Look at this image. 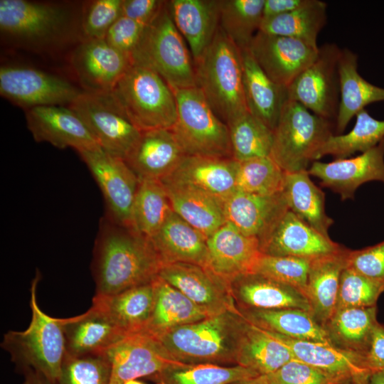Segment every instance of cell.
I'll list each match as a JSON object with an SVG mask.
<instances>
[{"label":"cell","instance_id":"ffe728a7","mask_svg":"<svg viewBox=\"0 0 384 384\" xmlns=\"http://www.w3.org/2000/svg\"><path fill=\"white\" fill-rule=\"evenodd\" d=\"M206 267L229 282L252 272L262 255L259 240L244 235L228 222L207 238Z\"/></svg>","mask_w":384,"mask_h":384},{"label":"cell","instance_id":"52a82bcc","mask_svg":"<svg viewBox=\"0 0 384 384\" xmlns=\"http://www.w3.org/2000/svg\"><path fill=\"white\" fill-rule=\"evenodd\" d=\"M166 4L131 57L132 63L157 73L173 90L196 86L194 63Z\"/></svg>","mask_w":384,"mask_h":384},{"label":"cell","instance_id":"be15d7a7","mask_svg":"<svg viewBox=\"0 0 384 384\" xmlns=\"http://www.w3.org/2000/svg\"><path fill=\"white\" fill-rule=\"evenodd\" d=\"M124 384H146L144 382L139 380L138 379L130 380L125 382Z\"/></svg>","mask_w":384,"mask_h":384},{"label":"cell","instance_id":"ac0fdd59","mask_svg":"<svg viewBox=\"0 0 384 384\" xmlns=\"http://www.w3.org/2000/svg\"><path fill=\"white\" fill-rule=\"evenodd\" d=\"M26 119L36 142H48L58 149L73 148L78 152L100 147L70 107L50 105L31 108L26 110Z\"/></svg>","mask_w":384,"mask_h":384},{"label":"cell","instance_id":"1f68e13d","mask_svg":"<svg viewBox=\"0 0 384 384\" xmlns=\"http://www.w3.org/2000/svg\"><path fill=\"white\" fill-rule=\"evenodd\" d=\"M340 102L335 121L336 134H341L356 114L375 102L384 101V88L366 80L358 71V55L341 49L338 60Z\"/></svg>","mask_w":384,"mask_h":384},{"label":"cell","instance_id":"7402d4cb","mask_svg":"<svg viewBox=\"0 0 384 384\" xmlns=\"http://www.w3.org/2000/svg\"><path fill=\"white\" fill-rule=\"evenodd\" d=\"M288 210L282 191L265 196L235 191L224 202L226 221L259 240Z\"/></svg>","mask_w":384,"mask_h":384},{"label":"cell","instance_id":"836d02e7","mask_svg":"<svg viewBox=\"0 0 384 384\" xmlns=\"http://www.w3.org/2000/svg\"><path fill=\"white\" fill-rule=\"evenodd\" d=\"M152 282L154 289L153 306L142 334L158 338L173 329L210 316L159 275Z\"/></svg>","mask_w":384,"mask_h":384},{"label":"cell","instance_id":"b9f144b4","mask_svg":"<svg viewBox=\"0 0 384 384\" xmlns=\"http://www.w3.org/2000/svg\"><path fill=\"white\" fill-rule=\"evenodd\" d=\"M172 210L166 191L160 180L140 179L132 213V228L151 237Z\"/></svg>","mask_w":384,"mask_h":384},{"label":"cell","instance_id":"484cf974","mask_svg":"<svg viewBox=\"0 0 384 384\" xmlns=\"http://www.w3.org/2000/svg\"><path fill=\"white\" fill-rule=\"evenodd\" d=\"M184 156L171 129H156L142 131L124 161L139 180H161L172 173Z\"/></svg>","mask_w":384,"mask_h":384},{"label":"cell","instance_id":"94428289","mask_svg":"<svg viewBox=\"0 0 384 384\" xmlns=\"http://www.w3.org/2000/svg\"><path fill=\"white\" fill-rule=\"evenodd\" d=\"M369 384H384V372H373L370 375Z\"/></svg>","mask_w":384,"mask_h":384},{"label":"cell","instance_id":"603a6c76","mask_svg":"<svg viewBox=\"0 0 384 384\" xmlns=\"http://www.w3.org/2000/svg\"><path fill=\"white\" fill-rule=\"evenodd\" d=\"M66 20L60 7L26 0L0 1V28L6 34L26 40L55 35Z\"/></svg>","mask_w":384,"mask_h":384},{"label":"cell","instance_id":"4fadbf2b","mask_svg":"<svg viewBox=\"0 0 384 384\" xmlns=\"http://www.w3.org/2000/svg\"><path fill=\"white\" fill-rule=\"evenodd\" d=\"M319 48L299 39L260 31L247 48L267 76L286 87L315 60Z\"/></svg>","mask_w":384,"mask_h":384},{"label":"cell","instance_id":"7bdbcfd3","mask_svg":"<svg viewBox=\"0 0 384 384\" xmlns=\"http://www.w3.org/2000/svg\"><path fill=\"white\" fill-rule=\"evenodd\" d=\"M352 129L346 134H333L321 146L316 161L326 155L344 159L356 151L365 152L384 139V120L373 118L366 110L356 116Z\"/></svg>","mask_w":384,"mask_h":384},{"label":"cell","instance_id":"d6986e66","mask_svg":"<svg viewBox=\"0 0 384 384\" xmlns=\"http://www.w3.org/2000/svg\"><path fill=\"white\" fill-rule=\"evenodd\" d=\"M72 63L86 92L102 95L112 90L132 60L105 39H87L75 50Z\"/></svg>","mask_w":384,"mask_h":384},{"label":"cell","instance_id":"e0dca14e","mask_svg":"<svg viewBox=\"0 0 384 384\" xmlns=\"http://www.w3.org/2000/svg\"><path fill=\"white\" fill-rule=\"evenodd\" d=\"M110 364L109 384H124L142 377H151L166 366L178 363L154 337L144 334L130 335L105 351Z\"/></svg>","mask_w":384,"mask_h":384},{"label":"cell","instance_id":"44dd1931","mask_svg":"<svg viewBox=\"0 0 384 384\" xmlns=\"http://www.w3.org/2000/svg\"><path fill=\"white\" fill-rule=\"evenodd\" d=\"M238 164L233 158L186 155L172 173L161 180L195 188L224 203L236 191Z\"/></svg>","mask_w":384,"mask_h":384},{"label":"cell","instance_id":"bcb514c9","mask_svg":"<svg viewBox=\"0 0 384 384\" xmlns=\"http://www.w3.org/2000/svg\"><path fill=\"white\" fill-rule=\"evenodd\" d=\"M238 163L236 191L265 196L282 191L285 172L270 156Z\"/></svg>","mask_w":384,"mask_h":384},{"label":"cell","instance_id":"11a10c76","mask_svg":"<svg viewBox=\"0 0 384 384\" xmlns=\"http://www.w3.org/2000/svg\"><path fill=\"white\" fill-rule=\"evenodd\" d=\"M166 1L123 0L122 15L148 26L156 18Z\"/></svg>","mask_w":384,"mask_h":384},{"label":"cell","instance_id":"f546056e","mask_svg":"<svg viewBox=\"0 0 384 384\" xmlns=\"http://www.w3.org/2000/svg\"><path fill=\"white\" fill-rule=\"evenodd\" d=\"M348 249L314 260L310 263L304 294L310 313L324 327L336 311L341 275L346 267Z\"/></svg>","mask_w":384,"mask_h":384},{"label":"cell","instance_id":"30bf717a","mask_svg":"<svg viewBox=\"0 0 384 384\" xmlns=\"http://www.w3.org/2000/svg\"><path fill=\"white\" fill-rule=\"evenodd\" d=\"M78 153L102 191L106 206L105 216L116 224L132 228V208L139 184L138 176L124 159L100 147Z\"/></svg>","mask_w":384,"mask_h":384},{"label":"cell","instance_id":"cb8c5ba5","mask_svg":"<svg viewBox=\"0 0 384 384\" xmlns=\"http://www.w3.org/2000/svg\"><path fill=\"white\" fill-rule=\"evenodd\" d=\"M228 282L237 309L293 308L310 312V305L304 292L263 275L246 273Z\"/></svg>","mask_w":384,"mask_h":384},{"label":"cell","instance_id":"db71d44e","mask_svg":"<svg viewBox=\"0 0 384 384\" xmlns=\"http://www.w3.org/2000/svg\"><path fill=\"white\" fill-rule=\"evenodd\" d=\"M146 28V26L121 15L109 29L105 40L131 59Z\"/></svg>","mask_w":384,"mask_h":384},{"label":"cell","instance_id":"816d5d0a","mask_svg":"<svg viewBox=\"0 0 384 384\" xmlns=\"http://www.w3.org/2000/svg\"><path fill=\"white\" fill-rule=\"evenodd\" d=\"M122 2L123 0L92 1L82 25L88 39H105L110 27L122 15Z\"/></svg>","mask_w":384,"mask_h":384},{"label":"cell","instance_id":"9c48e42d","mask_svg":"<svg viewBox=\"0 0 384 384\" xmlns=\"http://www.w3.org/2000/svg\"><path fill=\"white\" fill-rule=\"evenodd\" d=\"M341 51L335 43L319 47L315 60L287 87L288 99L317 116L336 121L340 102Z\"/></svg>","mask_w":384,"mask_h":384},{"label":"cell","instance_id":"f6af8a7d","mask_svg":"<svg viewBox=\"0 0 384 384\" xmlns=\"http://www.w3.org/2000/svg\"><path fill=\"white\" fill-rule=\"evenodd\" d=\"M233 159L243 161L270 156L273 130L249 112L228 124Z\"/></svg>","mask_w":384,"mask_h":384},{"label":"cell","instance_id":"e7e4bbea","mask_svg":"<svg viewBox=\"0 0 384 384\" xmlns=\"http://www.w3.org/2000/svg\"><path fill=\"white\" fill-rule=\"evenodd\" d=\"M382 371H383V372H384V370H383Z\"/></svg>","mask_w":384,"mask_h":384},{"label":"cell","instance_id":"d590c367","mask_svg":"<svg viewBox=\"0 0 384 384\" xmlns=\"http://www.w3.org/2000/svg\"><path fill=\"white\" fill-rule=\"evenodd\" d=\"M378 323L376 306L337 309L324 325L331 345L365 358Z\"/></svg>","mask_w":384,"mask_h":384},{"label":"cell","instance_id":"6da1fadb","mask_svg":"<svg viewBox=\"0 0 384 384\" xmlns=\"http://www.w3.org/2000/svg\"><path fill=\"white\" fill-rule=\"evenodd\" d=\"M161 266L149 238L105 216L101 219L92 262L95 296H110L151 282Z\"/></svg>","mask_w":384,"mask_h":384},{"label":"cell","instance_id":"6f0895ef","mask_svg":"<svg viewBox=\"0 0 384 384\" xmlns=\"http://www.w3.org/2000/svg\"><path fill=\"white\" fill-rule=\"evenodd\" d=\"M314 0H265L262 20L289 13L311 4Z\"/></svg>","mask_w":384,"mask_h":384},{"label":"cell","instance_id":"277c9868","mask_svg":"<svg viewBox=\"0 0 384 384\" xmlns=\"http://www.w3.org/2000/svg\"><path fill=\"white\" fill-rule=\"evenodd\" d=\"M102 95L142 132L171 129L176 122L174 91L148 67L132 63L112 90Z\"/></svg>","mask_w":384,"mask_h":384},{"label":"cell","instance_id":"ee69618b","mask_svg":"<svg viewBox=\"0 0 384 384\" xmlns=\"http://www.w3.org/2000/svg\"><path fill=\"white\" fill-rule=\"evenodd\" d=\"M265 0H220L219 26L240 49L247 48L262 21Z\"/></svg>","mask_w":384,"mask_h":384},{"label":"cell","instance_id":"74e56055","mask_svg":"<svg viewBox=\"0 0 384 384\" xmlns=\"http://www.w3.org/2000/svg\"><path fill=\"white\" fill-rule=\"evenodd\" d=\"M307 171L286 173L282 193L288 208L326 237L334 220L325 210V194L311 180Z\"/></svg>","mask_w":384,"mask_h":384},{"label":"cell","instance_id":"6125c7cd","mask_svg":"<svg viewBox=\"0 0 384 384\" xmlns=\"http://www.w3.org/2000/svg\"><path fill=\"white\" fill-rule=\"evenodd\" d=\"M231 384H267L260 376Z\"/></svg>","mask_w":384,"mask_h":384},{"label":"cell","instance_id":"f5cc1de1","mask_svg":"<svg viewBox=\"0 0 384 384\" xmlns=\"http://www.w3.org/2000/svg\"><path fill=\"white\" fill-rule=\"evenodd\" d=\"M346 267L384 284V241L361 250H348Z\"/></svg>","mask_w":384,"mask_h":384},{"label":"cell","instance_id":"60d3db41","mask_svg":"<svg viewBox=\"0 0 384 384\" xmlns=\"http://www.w3.org/2000/svg\"><path fill=\"white\" fill-rule=\"evenodd\" d=\"M326 22V4L314 0L305 7L262 21L260 31L291 37L317 46V37Z\"/></svg>","mask_w":384,"mask_h":384},{"label":"cell","instance_id":"4316f807","mask_svg":"<svg viewBox=\"0 0 384 384\" xmlns=\"http://www.w3.org/2000/svg\"><path fill=\"white\" fill-rule=\"evenodd\" d=\"M166 6L196 61L210 46L220 26V0H171L166 1Z\"/></svg>","mask_w":384,"mask_h":384},{"label":"cell","instance_id":"f35d334b","mask_svg":"<svg viewBox=\"0 0 384 384\" xmlns=\"http://www.w3.org/2000/svg\"><path fill=\"white\" fill-rule=\"evenodd\" d=\"M293 358L284 343L246 321L240 341L237 365L264 375L277 370Z\"/></svg>","mask_w":384,"mask_h":384},{"label":"cell","instance_id":"7a4b0ae2","mask_svg":"<svg viewBox=\"0 0 384 384\" xmlns=\"http://www.w3.org/2000/svg\"><path fill=\"white\" fill-rule=\"evenodd\" d=\"M246 320L228 311L183 325L155 338L174 361L185 364L237 365Z\"/></svg>","mask_w":384,"mask_h":384},{"label":"cell","instance_id":"2e32d148","mask_svg":"<svg viewBox=\"0 0 384 384\" xmlns=\"http://www.w3.org/2000/svg\"><path fill=\"white\" fill-rule=\"evenodd\" d=\"M259 242L263 255L310 260L335 253L343 248L289 210Z\"/></svg>","mask_w":384,"mask_h":384},{"label":"cell","instance_id":"9a60e30c","mask_svg":"<svg viewBox=\"0 0 384 384\" xmlns=\"http://www.w3.org/2000/svg\"><path fill=\"white\" fill-rule=\"evenodd\" d=\"M308 173L319 178L321 186L338 193L342 201L353 198L356 189L366 182L384 183V139L356 157L331 162L315 161Z\"/></svg>","mask_w":384,"mask_h":384},{"label":"cell","instance_id":"e575fe53","mask_svg":"<svg viewBox=\"0 0 384 384\" xmlns=\"http://www.w3.org/2000/svg\"><path fill=\"white\" fill-rule=\"evenodd\" d=\"M154 298L153 282L138 285L117 294L96 297L97 306L127 336L142 334L150 317Z\"/></svg>","mask_w":384,"mask_h":384},{"label":"cell","instance_id":"5bb4252c","mask_svg":"<svg viewBox=\"0 0 384 384\" xmlns=\"http://www.w3.org/2000/svg\"><path fill=\"white\" fill-rule=\"evenodd\" d=\"M158 275L208 316L238 311L229 282L207 267L186 262L166 264L161 266Z\"/></svg>","mask_w":384,"mask_h":384},{"label":"cell","instance_id":"3957f363","mask_svg":"<svg viewBox=\"0 0 384 384\" xmlns=\"http://www.w3.org/2000/svg\"><path fill=\"white\" fill-rule=\"evenodd\" d=\"M193 63L196 87L223 122L228 124L248 112L241 50L220 26L210 46Z\"/></svg>","mask_w":384,"mask_h":384},{"label":"cell","instance_id":"91938a15","mask_svg":"<svg viewBox=\"0 0 384 384\" xmlns=\"http://www.w3.org/2000/svg\"><path fill=\"white\" fill-rule=\"evenodd\" d=\"M370 374L346 377L334 381L331 384H369Z\"/></svg>","mask_w":384,"mask_h":384},{"label":"cell","instance_id":"681fc988","mask_svg":"<svg viewBox=\"0 0 384 384\" xmlns=\"http://www.w3.org/2000/svg\"><path fill=\"white\" fill-rule=\"evenodd\" d=\"M384 284L346 267L341 275L336 310L376 306Z\"/></svg>","mask_w":384,"mask_h":384},{"label":"cell","instance_id":"7c38bea8","mask_svg":"<svg viewBox=\"0 0 384 384\" xmlns=\"http://www.w3.org/2000/svg\"><path fill=\"white\" fill-rule=\"evenodd\" d=\"M82 92L69 82L39 70L9 65L0 68L1 95L27 110L69 105Z\"/></svg>","mask_w":384,"mask_h":384},{"label":"cell","instance_id":"8fae6325","mask_svg":"<svg viewBox=\"0 0 384 384\" xmlns=\"http://www.w3.org/2000/svg\"><path fill=\"white\" fill-rule=\"evenodd\" d=\"M69 107L84 122L102 150L125 160L142 131L105 95L83 91Z\"/></svg>","mask_w":384,"mask_h":384},{"label":"cell","instance_id":"c3c4849f","mask_svg":"<svg viewBox=\"0 0 384 384\" xmlns=\"http://www.w3.org/2000/svg\"><path fill=\"white\" fill-rule=\"evenodd\" d=\"M311 261L295 257L262 254L252 272L294 287L304 294Z\"/></svg>","mask_w":384,"mask_h":384},{"label":"cell","instance_id":"d4e9b609","mask_svg":"<svg viewBox=\"0 0 384 384\" xmlns=\"http://www.w3.org/2000/svg\"><path fill=\"white\" fill-rule=\"evenodd\" d=\"M65 340L66 355L80 356L105 352L127 336L97 306L86 312L60 319Z\"/></svg>","mask_w":384,"mask_h":384},{"label":"cell","instance_id":"f1b7e54d","mask_svg":"<svg viewBox=\"0 0 384 384\" xmlns=\"http://www.w3.org/2000/svg\"><path fill=\"white\" fill-rule=\"evenodd\" d=\"M241 55L247 110L274 131L282 108L289 100L287 87L269 78L247 48L241 50Z\"/></svg>","mask_w":384,"mask_h":384},{"label":"cell","instance_id":"83f0119b","mask_svg":"<svg viewBox=\"0 0 384 384\" xmlns=\"http://www.w3.org/2000/svg\"><path fill=\"white\" fill-rule=\"evenodd\" d=\"M149 238L162 265L186 262L207 266V238L173 210Z\"/></svg>","mask_w":384,"mask_h":384},{"label":"cell","instance_id":"5b68a950","mask_svg":"<svg viewBox=\"0 0 384 384\" xmlns=\"http://www.w3.org/2000/svg\"><path fill=\"white\" fill-rule=\"evenodd\" d=\"M39 279L38 272L31 288L32 317L28 327L22 331H9L1 346L21 371L31 368L56 384L66 355L65 340L60 319L46 314L38 304Z\"/></svg>","mask_w":384,"mask_h":384},{"label":"cell","instance_id":"9f6ffc18","mask_svg":"<svg viewBox=\"0 0 384 384\" xmlns=\"http://www.w3.org/2000/svg\"><path fill=\"white\" fill-rule=\"evenodd\" d=\"M366 363L372 373L384 370V325L379 322L374 329Z\"/></svg>","mask_w":384,"mask_h":384},{"label":"cell","instance_id":"d6a6232c","mask_svg":"<svg viewBox=\"0 0 384 384\" xmlns=\"http://www.w3.org/2000/svg\"><path fill=\"white\" fill-rule=\"evenodd\" d=\"M267 332L284 343L294 358L316 367L336 379L372 373L367 367L365 358L357 354L341 350L326 343L295 339Z\"/></svg>","mask_w":384,"mask_h":384},{"label":"cell","instance_id":"f907efd6","mask_svg":"<svg viewBox=\"0 0 384 384\" xmlns=\"http://www.w3.org/2000/svg\"><path fill=\"white\" fill-rule=\"evenodd\" d=\"M260 376L267 384H331L338 380L296 358L271 373Z\"/></svg>","mask_w":384,"mask_h":384},{"label":"cell","instance_id":"ba28073f","mask_svg":"<svg viewBox=\"0 0 384 384\" xmlns=\"http://www.w3.org/2000/svg\"><path fill=\"white\" fill-rule=\"evenodd\" d=\"M177 119L171 128L185 155L233 158L229 129L198 87L174 90Z\"/></svg>","mask_w":384,"mask_h":384},{"label":"cell","instance_id":"8992f818","mask_svg":"<svg viewBox=\"0 0 384 384\" xmlns=\"http://www.w3.org/2000/svg\"><path fill=\"white\" fill-rule=\"evenodd\" d=\"M332 121L314 114L300 103L288 100L273 131L270 157L286 173L307 171L328 139Z\"/></svg>","mask_w":384,"mask_h":384},{"label":"cell","instance_id":"7dc6e473","mask_svg":"<svg viewBox=\"0 0 384 384\" xmlns=\"http://www.w3.org/2000/svg\"><path fill=\"white\" fill-rule=\"evenodd\" d=\"M111 364L105 352L65 355L56 384H109Z\"/></svg>","mask_w":384,"mask_h":384},{"label":"cell","instance_id":"4dcf8cb0","mask_svg":"<svg viewBox=\"0 0 384 384\" xmlns=\"http://www.w3.org/2000/svg\"><path fill=\"white\" fill-rule=\"evenodd\" d=\"M160 181L172 210L206 238L227 222L224 203L220 200L184 184Z\"/></svg>","mask_w":384,"mask_h":384},{"label":"cell","instance_id":"680465c9","mask_svg":"<svg viewBox=\"0 0 384 384\" xmlns=\"http://www.w3.org/2000/svg\"><path fill=\"white\" fill-rule=\"evenodd\" d=\"M23 373L24 375L23 384H51L43 375L31 368L24 370Z\"/></svg>","mask_w":384,"mask_h":384},{"label":"cell","instance_id":"ab89813d","mask_svg":"<svg viewBox=\"0 0 384 384\" xmlns=\"http://www.w3.org/2000/svg\"><path fill=\"white\" fill-rule=\"evenodd\" d=\"M260 376L239 365L172 363L149 378L155 384H231Z\"/></svg>","mask_w":384,"mask_h":384},{"label":"cell","instance_id":"8d00e7d4","mask_svg":"<svg viewBox=\"0 0 384 384\" xmlns=\"http://www.w3.org/2000/svg\"><path fill=\"white\" fill-rule=\"evenodd\" d=\"M238 310L246 321L263 330L292 338L331 344L324 327L308 311L293 308Z\"/></svg>","mask_w":384,"mask_h":384}]
</instances>
